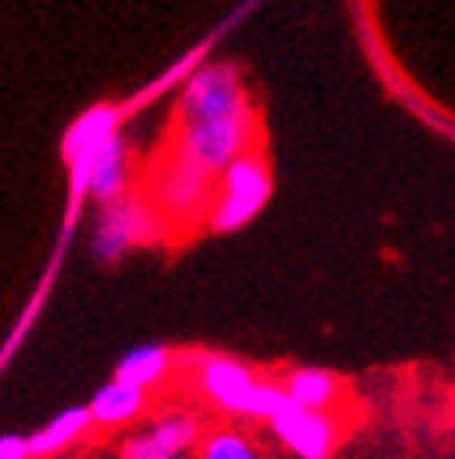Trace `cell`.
<instances>
[{
	"label": "cell",
	"mask_w": 455,
	"mask_h": 459,
	"mask_svg": "<svg viewBox=\"0 0 455 459\" xmlns=\"http://www.w3.org/2000/svg\"><path fill=\"white\" fill-rule=\"evenodd\" d=\"M195 385L211 404L235 417H251L270 424L289 404L283 381L261 378L251 365L231 355H199L195 359Z\"/></svg>",
	"instance_id": "6da1fadb"
},
{
	"label": "cell",
	"mask_w": 455,
	"mask_h": 459,
	"mask_svg": "<svg viewBox=\"0 0 455 459\" xmlns=\"http://www.w3.org/2000/svg\"><path fill=\"white\" fill-rule=\"evenodd\" d=\"M215 183L219 177H211L209 169H202L195 160H189L169 143V151L159 157L147 183V199L159 209L169 231H189L202 221H209V209L215 203Z\"/></svg>",
	"instance_id": "7a4b0ae2"
},
{
	"label": "cell",
	"mask_w": 455,
	"mask_h": 459,
	"mask_svg": "<svg viewBox=\"0 0 455 459\" xmlns=\"http://www.w3.org/2000/svg\"><path fill=\"white\" fill-rule=\"evenodd\" d=\"M273 195V177L270 163L263 157L261 147H251L237 160H231L219 173L215 183V203L209 209V231L215 235H231L245 229L247 221H254L261 209L270 203Z\"/></svg>",
	"instance_id": "3957f363"
},
{
	"label": "cell",
	"mask_w": 455,
	"mask_h": 459,
	"mask_svg": "<svg viewBox=\"0 0 455 459\" xmlns=\"http://www.w3.org/2000/svg\"><path fill=\"white\" fill-rule=\"evenodd\" d=\"M167 231V221L157 205L147 199V193H127L117 203L101 205L91 225V255L101 264H111L131 247L159 241Z\"/></svg>",
	"instance_id": "277c9868"
},
{
	"label": "cell",
	"mask_w": 455,
	"mask_h": 459,
	"mask_svg": "<svg viewBox=\"0 0 455 459\" xmlns=\"http://www.w3.org/2000/svg\"><path fill=\"white\" fill-rule=\"evenodd\" d=\"M254 111L245 75L235 62H205L185 79L176 105V124H199Z\"/></svg>",
	"instance_id": "5b68a950"
},
{
	"label": "cell",
	"mask_w": 455,
	"mask_h": 459,
	"mask_svg": "<svg viewBox=\"0 0 455 459\" xmlns=\"http://www.w3.org/2000/svg\"><path fill=\"white\" fill-rule=\"evenodd\" d=\"M261 127H257V108L247 115L219 117V121H199V124H176L173 147L183 151L189 160H195L202 169H209L211 177H219L221 169L257 147Z\"/></svg>",
	"instance_id": "8992f818"
},
{
	"label": "cell",
	"mask_w": 455,
	"mask_h": 459,
	"mask_svg": "<svg viewBox=\"0 0 455 459\" xmlns=\"http://www.w3.org/2000/svg\"><path fill=\"white\" fill-rule=\"evenodd\" d=\"M270 430L296 459H332L341 437L332 411H309L293 401L273 417Z\"/></svg>",
	"instance_id": "52a82bcc"
},
{
	"label": "cell",
	"mask_w": 455,
	"mask_h": 459,
	"mask_svg": "<svg viewBox=\"0 0 455 459\" xmlns=\"http://www.w3.org/2000/svg\"><path fill=\"white\" fill-rule=\"evenodd\" d=\"M133 157H131V143L124 141L121 134H111L98 153L88 163L85 177L75 186V193H85L88 199H95L98 205H111L117 199L131 193L133 183Z\"/></svg>",
	"instance_id": "ba28073f"
},
{
	"label": "cell",
	"mask_w": 455,
	"mask_h": 459,
	"mask_svg": "<svg viewBox=\"0 0 455 459\" xmlns=\"http://www.w3.org/2000/svg\"><path fill=\"white\" fill-rule=\"evenodd\" d=\"M202 424L199 417L193 414H167L153 420L147 430L133 433L131 440L124 443L121 459H167V456H179V453H189L193 446L202 443Z\"/></svg>",
	"instance_id": "9c48e42d"
},
{
	"label": "cell",
	"mask_w": 455,
	"mask_h": 459,
	"mask_svg": "<svg viewBox=\"0 0 455 459\" xmlns=\"http://www.w3.org/2000/svg\"><path fill=\"white\" fill-rule=\"evenodd\" d=\"M117 108L111 105H95L88 108L85 115L75 117V124L69 127V134H65V141H62V157L69 160L72 167V186H79L82 177H85L88 163H91V157L98 153V147L111 137V134H117Z\"/></svg>",
	"instance_id": "30bf717a"
},
{
	"label": "cell",
	"mask_w": 455,
	"mask_h": 459,
	"mask_svg": "<svg viewBox=\"0 0 455 459\" xmlns=\"http://www.w3.org/2000/svg\"><path fill=\"white\" fill-rule=\"evenodd\" d=\"M283 388L289 401L309 411H335L345 398V385L339 375L329 368H313V365H299L283 375Z\"/></svg>",
	"instance_id": "8fae6325"
},
{
	"label": "cell",
	"mask_w": 455,
	"mask_h": 459,
	"mask_svg": "<svg viewBox=\"0 0 455 459\" xmlns=\"http://www.w3.org/2000/svg\"><path fill=\"white\" fill-rule=\"evenodd\" d=\"M143 404H147V391L137 388V385H127L121 378H111L105 388L95 391V398L88 401V411H91L95 424L121 427L141 414Z\"/></svg>",
	"instance_id": "7c38bea8"
},
{
	"label": "cell",
	"mask_w": 455,
	"mask_h": 459,
	"mask_svg": "<svg viewBox=\"0 0 455 459\" xmlns=\"http://www.w3.org/2000/svg\"><path fill=\"white\" fill-rule=\"evenodd\" d=\"M169 368H173V352L169 349H163V345H133L131 352L121 355V362L114 368V378L150 391L167 378Z\"/></svg>",
	"instance_id": "4fadbf2b"
},
{
	"label": "cell",
	"mask_w": 455,
	"mask_h": 459,
	"mask_svg": "<svg viewBox=\"0 0 455 459\" xmlns=\"http://www.w3.org/2000/svg\"><path fill=\"white\" fill-rule=\"evenodd\" d=\"M91 424H95V420H91V411H88V407H69V411L56 414L49 424L39 427V430L30 437V453H33V456H49V453L69 446L72 440H79Z\"/></svg>",
	"instance_id": "5bb4252c"
},
{
	"label": "cell",
	"mask_w": 455,
	"mask_h": 459,
	"mask_svg": "<svg viewBox=\"0 0 455 459\" xmlns=\"http://www.w3.org/2000/svg\"><path fill=\"white\" fill-rule=\"evenodd\" d=\"M199 459H263V456L251 437H245L241 430H231V427H219V430L202 437Z\"/></svg>",
	"instance_id": "9a60e30c"
},
{
	"label": "cell",
	"mask_w": 455,
	"mask_h": 459,
	"mask_svg": "<svg viewBox=\"0 0 455 459\" xmlns=\"http://www.w3.org/2000/svg\"><path fill=\"white\" fill-rule=\"evenodd\" d=\"M30 437H17V433H4L0 437V459H30Z\"/></svg>",
	"instance_id": "2e32d148"
},
{
	"label": "cell",
	"mask_w": 455,
	"mask_h": 459,
	"mask_svg": "<svg viewBox=\"0 0 455 459\" xmlns=\"http://www.w3.org/2000/svg\"><path fill=\"white\" fill-rule=\"evenodd\" d=\"M167 459H193V456H189V453H179V456H167ZM195 459H199V456H195Z\"/></svg>",
	"instance_id": "e0dca14e"
}]
</instances>
